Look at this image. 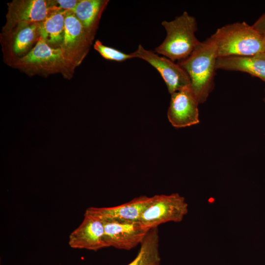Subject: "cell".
<instances>
[{
	"mask_svg": "<svg viewBox=\"0 0 265 265\" xmlns=\"http://www.w3.org/2000/svg\"><path fill=\"white\" fill-rule=\"evenodd\" d=\"M218 57L216 45L210 37L201 42L187 58L178 63L188 75L191 89L199 104L207 100L214 88Z\"/></svg>",
	"mask_w": 265,
	"mask_h": 265,
	"instance_id": "obj_1",
	"label": "cell"
},
{
	"mask_svg": "<svg viewBox=\"0 0 265 265\" xmlns=\"http://www.w3.org/2000/svg\"><path fill=\"white\" fill-rule=\"evenodd\" d=\"M211 37L216 45L218 57L252 55L265 52L264 34L245 22L223 26Z\"/></svg>",
	"mask_w": 265,
	"mask_h": 265,
	"instance_id": "obj_2",
	"label": "cell"
},
{
	"mask_svg": "<svg viewBox=\"0 0 265 265\" xmlns=\"http://www.w3.org/2000/svg\"><path fill=\"white\" fill-rule=\"evenodd\" d=\"M161 25L166 36L154 52L173 61L187 58L201 42L195 35L197 30L196 19L187 12L172 21H163Z\"/></svg>",
	"mask_w": 265,
	"mask_h": 265,
	"instance_id": "obj_3",
	"label": "cell"
},
{
	"mask_svg": "<svg viewBox=\"0 0 265 265\" xmlns=\"http://www.w3.org/2000/svg\"><path fill=\"white\" fill-rule=\"evenodd\" d=\"M187 212V204L178 193L155 195L143 212L139 222L144 228L150 230L168 222H180Z\"/></svg>",
	"mask_w": 265,
	"mask_h": 265,
	"instance_id": "obj_4",
	"label": "cell"
},
{
	"mask_svg": "<svg viewBox=\"0 0 265 265\" xmlns=\"http://www.w3.org/2000/svg\"><path fill=\"white\" fill-rule=\"evenodd\" d=\"M131 53L134 58L147 62L159 72L170 94L190 86L188 75L178 63L165 56H160L155 52L145 49L141 44Z\"/></svg>",
	"mask_w": 265,
	"mask_h": 265,
	"instance_id": "obj_5",
	"label": "cell"
},
{
	"mask_svg": "<svg viewBox=\"0 0 265 265\" xmlns=\"http://www.w3.org/2000/svg\"><path fill=\"white\" fill-rule=\"evenodd\" d=\"M101 220L104 223L105 239L107 247L132 249L141 243L149 231L139 221Z\"/></svg>",
	"mask_w": 265,
	"mask_h": 265,
	"instance_id": "obj_6",
	"label": "cell"
},
{
	"mask_svg": "<svg viewBox=\"0 0 265 265\" xmlns=\"http://www.w3.org/2000/svg\"><path fill=\"white\" fill-rule=\"evenodd\" d=\"M58 7L45 0L13 1L9 4L6 29L11 30L23 25L40 23Z\"/></svg>",
	"mask_w": 265,
	"mask_h": 265,
	"instance_id": "obj_7",
	"label": "cell"
},
{
	"mask_svg": "<svg viewBox=\"0 0 265 265\" xmlns=\"http://www.w3.org/2000/svg\"><path fill=\"white\" fill-rule=\"evenodd\" d=\"M170 105L167 111L168 119L177 128L196 125L199 122V105L190 86L171 94Z\"/></svg>",
	"mask_w": 265,
	"mask_h": 265,
	"instance_id": "obj_8",
	"label": "cell"
},
{
	"mask_svg": "<svg viewBox=\"0 0 265 265\" xmlns=\"http://www.w3.org/2000/svg\"><path fill=\"white\" fill-rule=\"evenodd\" d=\"M92 39L73 11H68L64 24L63 38L60 44L67 61L81 59L88 50Z\"/></svg>",
	"mask_w": 265,
	"mask_h": 265,
	"instance_id": "obj_9",
	"label": "cell"
},
{
	"mask_svg": "<svg viewBox=\"0 0 265 265\" xmlns=\"http://www.w3.org/2000/svg\"><path fill=\"white\" fill-rule=\"evenodd\" d=\"M69 245L75 249L95 251L107 247L103 221L85 212L82 222L69 236Z\"/></svg>",
	"mask_w": 265,
	"mask_h": 265,
	"instance_id": "obj_10",
	"label": "cell"
},
{
	"mask_svg": "<svg viewBox=\"0 0 265 265\" xmlns=\"http://www.w3.org/2000/svg\"><path fill=\"white\" fill-rule=\"evenodd\" d=\"M153 200V196L142 195L129 202L111 207H90L85 212L100 218L123 221H139L140 217Z\"/></svg>",
	"mask_w": 265,
	"mask_h": 265,
	"instance_id": "obj_11",
	"label": "cell"
},
{
	"mask_svg": "<svg viewBox=\"0 0 265 265\" xmlns=\"http://www.w3.org/2000/svg\"><path fill=\"white\" fill-rule=\"evenodd\" d=\"M19 61L22 64L42 69H53L67 61L60 48H52L41 37L34 47Z\"/></svg>",
	"mask_w": 265,
	"mask_h": 265,
	"instance_id": "obj_12",
	"label": "cell"
},
{
	"mask_svg": "<svg viewBox=\"0 0 265 265\" xmlns=\"http://www.w3.org/2000/svg\"><path fill=\"white\" fill-rule=\"evenodd\" d=\"M216 69L245 72L265 82V53L218 57Z\"/></svg>",
	"mask_w": 265,
	"mask_h": 265,
	"instance_id": "obj_13",
	"label": "cell"
},
{
	"mask_svg": "<svg viewBox=\"0 0 265 265\" xmlns=\"http://www.w3.org/2000/svg\"><path fill=\"white\" fill-rule=\"evenodd\" d=\"M67 11L58 7L38 24L39 37L44 39L49 45L61 44Z\"/></svg>",
	"mask_w": 265,
	"mask_h": 265,
	"instance_id": "obj_14",
	"label": "cell"
},
{
	"mask_svg": "<svg viewBox=\"0 0 265 265\" xmlns=\"http://www.w3.org/2000/svg\"><path fill=\"white\" fill-rule=\"evenodd\" d=\"M107 2L102 0H81L73 11L92 38L99 18Z\"/></svg>",
	"mask_w": 265,
	"mask_h": 265,
	"instance_id": "obj_15",
	"label": "cell"
},
{
	"mask_svg": "<svg viewBox=\"0 0 265 265\" xmlns=\"http://www.w3.org/2000/svg\"><path fill=\"white\" fill-rule=\"evenodd\" d=\"M159 243L158 228L149 230L140 244L137 256L127 265H160Z\"/></svg>",
	"mask_w": 265,
	"mask_h": 265,
	"instance_id": "obj_16",
	"label": "cell"
},
{
	"mask_svg": "<svg viewBox=\"0 0 265 265\" xmlns=\"http://www.w3.org/2000/svg\"><path fill=\"white\" fill-rule=\"evenodd\" d=\"M38 24L23 25L16 28L13 50L16 54L26 51L35 40L38 34Z\"/></svg>",
	"mask_w": 265,
	"mask_h": 265,
	"instance_id": "obj_17",
	"label": "cell"
},
{
	"mask_svg": "<svg viewBox=\"0 0 265 265\" xmlns=\"http://www.w3.org/2000/svg\"><path fill=\"white\" fill-rule=\"evenodd\" d=\"M94 48L104 58L108 60L123 62L134 58L132 53H126L116 49L106 46L99 40L95 41Z\"/></svg>",
	"mask_w": 265,
	"mask_h": 265,
	"instance_id": "obj_18",
	"label": "cell"
},
{
	"mask_svg": "<svg viewBox=\"0 0 265 265\" xmlns=\"http://www.w3.org/2000/svg\"><path fill=\"white\" fill-rule=\"evenodd\" d=\"M80 0H57L56 2L59 5L60 8L67 10L73 11Z\"/></svg>",
	"mask_w": 265,
	"mask_h": 265,
	"instance_id": "obj_19",
	"label": "cell"
},
{
	"mask_svg": "<svg viewBox=\"0 0 265 265\" xmlns=\"http://www.w3.org/2000/svg\"><path fill=\"white\" fill-rule=\"evenodd\" d=\"M252 26L260 33L265 34V13L259 18Z\"/></svg>",
	"mask_w": 265,
	"mask_h": 265,
	"instance_id": "obj_20",
	"label": "cell"
},
{
	"mask_svg": "<svg viewBox=\"0 0 265 265\" xmlns=\"http://www.w3.org/2000/svg\"><path fill=\"white\" fill-rule=\"evenodd\" d=\"M264 35H265V34H264ZM264 53H265V52Z\"/></svg>",
	"mask_w": 265,
	"mask_h": 265,
	"instance_id": "obj_21",
	"label": "cell"
},
{
	"mask_svg": "<svg viewBox=\"0 0 265 265\" xmlns=\"http://www.w3.org/2000/svg\"><path fill=\"white\" fill-rule=\"evenodd\" d=\"M264 101H265V98Z\"/></svg>",
	"mask_w": 265,
	"mask_h": 265,
	"instance_id": "obj_22",
	"label": "cell"
}]
</instances>
